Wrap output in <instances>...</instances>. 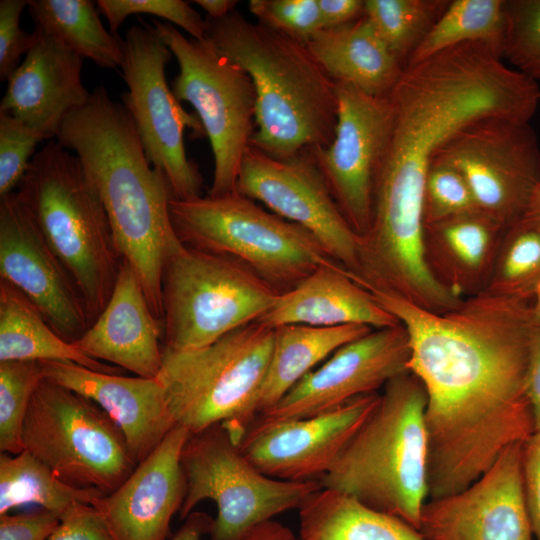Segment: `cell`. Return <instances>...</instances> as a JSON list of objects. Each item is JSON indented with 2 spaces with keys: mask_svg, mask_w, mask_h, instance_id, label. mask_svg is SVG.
<instances>
[{
  "mask_svg": "<svg viewBox=\"0 0 540 540\" xmlns=\"http://www.w3.org/2000/svg\"><path fill=\"white\" fill-rule=\"evenodd\" d=\"M406 328L409 371L426 395L428 499L457 493L534 435L527 375L532 301L487 291L444 313L372 293Z\"/></svg>",
  "mask_w": 540,
  "mask_h": 540,
  "instance_id": "cell-1",
  "label": "cell"
},
{
  "mask_svg": "<svg viewBox=\"0 0 540 540\" xmlns=\"http://www.w3.org/2000/svg\"><path fill=\"white\" fill-rule=\"evenodd\" d=\"M56 137L79 158L104 206L119 253L161 320L163 265L182 245L170 219L169 181L147 158L127 109L103 86L65 118Z\"/></svg>",
  "mask_w": 540,
  "mask_h": 540,
  "instance_id": "cell-2",
  "label": "cell"
},
{
  "mask_svg": "<svg viewBox=\"0 0 540 540\" xmlns=\"http://www.w3.org/2000/svg\"><path fill=\"white\" fill-rule=\"evenodd\" d=\"M206 21V39L253 82L256 130L250 144L277 159L330 146L337 125L336 84L307 46L235 10Z\"/></svg>",
  "mask_w": 540,
  "mask_h": 540,
  "instance_id": "cell-3",
  "label": "cell"
},
{
  "mask_svg": "<svg viewBox=\"0 0 540 540\" xmlns=\"http://www.w3.org/2000/svg\"><path fill=\"white\" fill-rule=\"evenodd\" d=\"M426 404L425 388L412 372L388 381L372 413L319 479L322 487L419 530L428 500Z\"/></svg>",
  "mask_w": 540,
  "mask_h": 540,
  "instance_id": "cell-4",
  "label": "cell"
},
{
  "mask_svg": "<svg viewBox=\"0 0 540 540\" xmlns=\"http://www.w3.org/2000/svg\"><path fill=\"white\" fill-rule=\"evenodd\" d=\"M17 192L73 281L92 324L110 299L123 258L79 158L58 141H48L32 158Z\"/></svg>",
  "mask_w": 540,
  "mask_h": 540,
  "instance_id": "cell-5",
  "label": "cell"
},
{
  "mask_svg": "<svg viewBox=\"0 0 540 540\" xmlns=\"http://www.w3.org/2000/svg\"><path fill=\"white\" fill-rule=\"evenodd\" d=\"M274 328L243 325L194 350L163 348L162 385L169 411L190 434L222 424L236 444L258 415Z\"/></svg>",
  "mask_w": 540,
  "mask_h": 540,
  "instance_id": "cell-6",
  "label": "cell"
},
{
  "mask_svg": "<svg viewBox=\"0 0 540 540\" xmlns=\"http://www.w3.org/2000/svg\"><path fill=\"white\" fill-rule=\"evenodd\" d=\"M169 214L181 243L235 259L278 294L292 290L323 265H340L308 230L238 191L172 198Z\"/></svg>",
  "mask_w": 540,
  "mask_h": 540,
  "instance_id": "cell-7",
  "label": "cell"
},
{
  "mask_svg": "<svg viewBox=\"0 0 540 540\" xmlns=\"http://www.w3.org/2000/svg\"><path fill=\"white\" fill-rule=\"evenodd\" d=\"M278 295L235 259L182 243L168 256L161 274L163 348L208 346L257 321Z\"/></svg>",
  "mask_w": 540,
  "mask_h": 540,
  "instance_id": "cell-8",
  "label": "cell"
},
{
  "mask_svg": "<svg viewBox=\"0 0 540 540\" xmlns=\"http://www.w3.org/2000/svg\"><path fill=\"white\" fill-rule=\"evenodd\" d=\"M22 444L61 480L105 495L137 466L125 435L99 405L45 378L31 397Z\"/></svg>",
  "mask_w": 540,
  "mask_h": 540,
  "instance_id": "cell-9",
  "label": "cell"
},
{
  "mask_svg": "<svg viewBox=\"0 0 540 540\" xmlns=\"http://www.w3.org/2000/svg\"><path fill=\"white\" fill-rule=\"evenodd\" d=\"M186 494L184 520L203 500L217 506L209 540H244L257 525L299 509L322 488L320 480L284 481L260 472L240 452L222 424L190 434L181 455Z\"/></svg>",
  "mask_w": 540,
  "mask_h": 540,
  "instance_id": "cell-10",
  "label": "cell"
},
{
  "mask_svg": "<svg viewBox=\"0 0 540 540\" xmlns=\"http://www.w3.org/2000/svg\"><path fill=\"white\" fill-rule=\"evenodd\" d=\"M152 23L179 65L172 91L179 101L194 107L210 141L214 172L208 195L235 192L241 161L254 134L253 82L207 39L187 38L166 21L152 19Z\"/></svg>",
  "mask_w": 540,
  "mask_h": 540,
  "instance_id": "cell-11",
  "label": "cell"
},
{
  "mask_svg": "<svg viewBox=\"0 0 540 540\" xmlns=\"http://www.w3.org/2000/svg\"><path fill=\"white\" fill-rule=\"evenodd\" d=\"M121 69L128 91L121 95L144 151L160 169L172 189L173 199L202 196L203 178L197 164L187 157L184 132L206 136L196 114L187 112L170 89L166 65L172 53L154 27L132 25L123 39Z\"/></svg>",
  "mask_w": 540,
  "mask_h": 540,
  "instance_id": "cell-12",
  "label": "cell"
},
{
  "mask_svg": "<svg viewBox=\"0 0 540 540\" xmlns=\"http://www.w3.org/2000/svg\"><path fill=\"white\" fill-rule=\"evenodd\" d=\"M433 159L456 168L477 210L505 228L524 218L540 187V146L527 120L478 119L451 136Z\"/></svg>",
  "mask_w": 540,
  "mask_h": 540,
  "instance_id": "cell-13",
  "label": "cell"
},
{
  "mask_svg": "<svg viewBox=\"0 0 540 540\" xmlns=\"http://www.w3.org/2000/svg\"><path fill=\"white\" fill-rule=\"evenodd\" d=\"M237 191L312 233L357 282L359 238L341 214L310 151L277 159L249 144Z\"/></svg>",
  "mask_w": 540,
  "mask_h": 540,
  "instance_id": "cell-14",
  "label": "cell"
},
{
  "mask_svg": "<svg viewBox=\"0 0 540 540\" xmlns=\"http://www.w3.org/2000/svg\"><path fill=\"white\" fill-rule=\"evenodd\" d=\"M337 125L327 148L311 150L341 214L358 236L369 230L373 183L391 121L388 96L335 82Z\"/></svg>",
  "mask_w": 540,
  "mask_h": 540,
  "instance_id": "cell-15",
  "label": "cell"
},
{
  "mask_svg": "<svg viewBox=\"0 0 540 540\" xmlns=\"http://www.w3.org/2000/svg\"><path fill=\"white\" fill-rule=\"evenodd\" d=\"M410 356L409 335L403 324L373 329L336 350L257 418L301 419L336 409L356 397L377 392L409 371Z\"/></svg>",
  "mask_w": 540,
  "mask_h": 540,
  "instance_id": "cell-16",
  "label": "cell"
},
{
  "mask_svg": "<svg viewBox=\"0 0 540 540\" xmlns=\"http://www.w3.org/2000/svg\"><path fill=\"white\" fill-rule=\"evenodd\" d=\"M380 399L356 397L312 417L280 421L255 418L237 444L263 474L284 481L319 480L327 474Z\"/></svg>",
  "mask_w": 540,
  "mask_h": 540,
  "instance_id": "cell-17",
  "label": "cell"
},
{
  "mask_svg": "<svg viewBox=\"0 0 540 540\" xmlns=\"http://www.w3.org/2000/svg\"><path fill=\"white\" fill-rule=\"evenodd\" d=\"M0 279L15 286L64 340L91 325L84 302L18 192L0 197Z\"/></svg>",
  "mask_w": 540,
  "mask_h": 540,
  "instance_id": "cell-18",
  "label": "cell"
},
{
  "mask_svg": "<svg viewBox=\"0 0 540 540\" xmlns=\"http://www.w3.org/2000/svg\"><path fill=\"white\" fill-rule=\"evenodd\" d=\"M523 443L506 448L465 489L428 499L420 517L422 536L426 540H534L524 494Z\"/></svg>",
  "mask_w": 540,
  "mask_h": 540,
  "instance_id": "cell-19",
  "label": "cell"
},
{
  "mask_svg": "<svg viewBox=\"0 0 540 540\" xmlns=\"http://www.w3.org/2000/svg\"><path fill=\"white\" fill-rule=\"evenodd\" d=\"M189 436L174 426L115 491L94 504L113 540L169 539L186 494L181 455Z\"/></svg>",
  "mask_w": 540,
  "mask_h": 540,
  "instance_id": "cell-20",
  "label": "cell"
},
{
  "mask_svg": "<svg viewBox=\"0 0 540 540\" xmlns=\"http://www.w3.org/2000/svg\"><path fill=\"white\" fill-rule=\"evenodd\" d=\"M32 33V46L7 80L0 112L50 139L91 92L81 79L83 58L37 26Z\"/></svg>",
  "mask_w": 540,
  "mask_h": 540,
  "instance_id": "cell-21",
  "label": "cell"
},
{
  "mask_svg": "<svg viewBox=\"0 0 540 540\" xmlns=\"http://www.w3.org/2000/svg\"><path fill=\"white\" fill-rule=\"evenodd\" d=\"M43 375L99 405L125 435L138 464L176 423L155 378L96 372L71 362L40 361Z\"/></svg>",
  "mask_w": 540,
  "mask_h": 540,
  "instance_id": "cell-22",
  "label": "cell"
},
{
  "mask_svg": "<svg viewBox=\"0 0 540 540\" xmlns=\"http://www.w3.org/2000/svg\"><path fill=\"white\" fill-rule=\"evenodd\" d=\"M162 322L152 312L142 285L123 259L110 299L73 344L85 355L155 379L162 367Z\"/></svg>",
  "mask_w": 540,
  "mask_h": 540,
  "instance_id": "cell-23",
  "label": "cell"
},
{
  "mask_svg": "<svg viewBox=\"0 0 540 540\" xmlns=\"http://www.w3.org/2000/svg\"><path fill=\"white\" fill-rule=\"evenodd\" d=\"M255 322L271 328L287 324H358L381 329L400 324L341 265L319 267L292 290L279 294Z\"/></svg>",
  "mask_w": 540,
  "mask_h": 540,
  "instance_id": "cell-24",
  "label": "cell"
},
{
  "mask_svg": "<svg viewBox=\"0 0 540 540\" xmlns=\"http://www.w3.org/2000/svg\"><path fill=\"white\" fill-rule=\"evenodd\" d=\"M506 228L479 210L424 225L425 263L459 298L484 292Z\"/></svg>",
  "mask_w": 540,
  "mask_h": 540,
  "instance_id": "cell-25",
  "label": "cell"
},
{
  "mask_svg": "<svg viewBox=\"0 0 540 540\" xmlns=\"http://www.w3.org/2000/svg\"><path fill=\"white\" fill-rule=\"evenodd\" d=\"M306 46L334 82L375 97L388 96L404 69L364 15L321 30Z\"/></svg>",
  "mask_w": 540,
  "mask_h": 540,
  "instance_id": "cell-26",
  "label": "cell"
},
{
  "mask_svg": "<svg viewBox=\"0 0 540 540\" xmlns=\"http://www.w3.org/2000/svg\"><path fill=\"white\" fill-rule=\"evenodd\" d=\"M366 325L316 327L287 324L274 328V342L258 402V415L282 397L318 363L371 332Z\"/></svg>",
  "mask_w": 540,
  "mask_h": 540,
  "instance_id": "cell-27",
  "label": "cell"
},
{
  "mask_svg": "<svg viewBox=\"0 0 540 540\" xmlns=\"http://www.w3.org/2000/svg\"><path fill=\"white\" fill-rule=\"evenodd\" d=\"M299 510V540H426L419 530L353 496L322 487Z\"/></svg>",
  "mask_w": 540,
  "mask_h": 540,
  "instance_id": "cell-28",
  "label": "cell"
},
{
  "mask_svg": "<svg viewBox=\"0 0 540 540\" xmlns=\"http://www.w3.org/2000/svg\"><path fill=\"white\" fill-rule=\"evenodd\" d=\"M3 361L71 362L96 372H123L85 355L64 340L23 293L0 279V362Z\"/></svg>",
  "mask_w": 540,
  "mask_h": 540,
  "instance_id": "cell-29",
  "label": "cell"
},
{
  "mask_svg": "<svg viewBox=\"0 0 540 540\" xmlns=\"http://www.w3.org/2000/svg\"><path fill=\"white\" fill-rule=\"evenodd\" d=\"M104 495L94 488L66 483L25 450L0 455V515L15 507L35 504L61 520L81 505L94 506Z\"/></svg>",
  "mask_w": 540,
  "mask_h": 540,
  "instance_id": "cell-30",
  "label": "cell"
},
{
  "mask_svg": "<svg viewBox=\"0 0 540 540\" xmlns=\"http://www.w3.org/2000/svg\"><path fill=\"white\" fill-rule=\"evenodd\" d=\"M35 26L106 69L121 67L123 39L103 26L90 0H28Z\"/></svg>",
  "mask_w": 540,
  "mask_h": 540,
  "instance_id": "cell-31",
  "label": "cell"
},
{
  "mask_svg": "<svg viewBox=\"0 0 540 540\" xmlns=\"http://www.w3.org/2000/svg\"><path fill=\"white\" fill-rule=\"evenodd\" d=\"M504 33L505 0H450L407 65L468 43L484 44L501 57Z\"/></svg>",
  "mask_w": 540,
  "mask_h": 540,
  "instance_id": "cell-32",
  "label": "cell"
},
{
  "mask_svg": "<svg viewBox=\"0 0 540 540\" xmlns=\"http://www.w3.org/2000/svg\"><path fill=\"white\" fill-rule=\"evenodd\" d=\"M450 0H364V16L403 68Z\"/></svg>",
  "mask_w": 540,
  "mask_h": 540,
  "instance_id": "cell-33",
  "label": "cell"
},
{
  "mask_svg": "<svg viewBox=\"0 0 540 540\" xmlns=\"http://www.w3.org/2000/svg\"><path fill=\"white\" fill-rule=\"evenodd\" d=\"M540 281V232L524 220L506 228L485 291L532 301Z\"/></svg>",
  "mask_w": 540,
  "mask_h": 540,
  "instance_id": "cell-34",
  "label": "cell"
},
{
  "mask_svg": "<svg viewBox=\"0 0 540 540\" xmlns=\"http://www.w3.org/2000/svg\"><path fill=\"white\" fill-rule=\"evenodd\" d=\"M44 379L38 361L0 362V450L23 451L22 429L34 390Z\"/></svg>",
  "mask_w": 540,
  "mask_h": 540,
  "instance_id": "cell-35",
  "label": "cell"
},
{
  "mask_svg": "<svg viewBox=\"0 0 540 540\" xmlns=\"http://www.w3.org/2000/svg\"><path fill=\"white\" fill-rule=\"evenodd\" d=\"M501 58L536 83L540 81V0H505Z\"/></svg>",
  "mask_w": 540,
  "mask_h": 540,
  "instance_id": "cell-36",
  "label": "cell"
},
{
  "mask_svg": "<svg viewBox=\"0 0 540 540\" xmlns=\"http://www.w3.org/2000/svg\"><path fill=\"white\" fill-rule=\"evenodd\" d=\"M100 13L108 20L110 32L116 34L132 14H149L184 29L192 38L206 40L207 21L182 0H98Z\"/></svg>",
  "mask_w": 540,
  "mask_h": 540,
  "instance_id": "cell-37",
  "label": "cell"
},
{
  "mask_svg": "<svg viewBox=\"0 0 540 540\" xmlns=\"http://www.w3.org/2000/svg\"><path fill=\"white\" fill-rule=\"evenodd\" d=\"M477 210L467 182L453 166L433 159L424 191V224Z\"/></svg>",
  "mask_w": 540,
  "mask_h": 540,
  "instance_id": "cell-38",
  "label": "cell"
},
{
  "mask_svg": "<svg viewBox=\"0 0 540 540\" xmlns=\"http://www.w3.org/2000/svg\"><path fill=\"white\" fill-rule=\"evenodd\" d=\"M258 23L307 44L322 27L318 0H250Z\"/></svg>",
  "mask_w": 540,
  "mask_h": 540,
  "instance_id": "cell-39",
  "label": "cell"
},
{
  "mask_svg": "<svg viewBox=\"0 0 540 540\" xmlns=\"http://www.w3.org/2000/svg\"><path fill=\"white\" fill-rule=\"evenodd\" d=\"M46 138L11 115L0 112V197L14 192L24 178L38 143Z\"/></svg>",
  "mask_w": 540,
  "mask_h": 540,
  "instance_id": "cell-40",
  "label": "cell"
},
{
  "mask_svg": "<svg viewBox=\"0 0 540 540\" xmlns=\"http://www.w3.org/2000/svg\"><path fill=\"white\" fill-rule=\"evenodd\" d=\"M27 0L0 1V80L7 81L19 66L20 58L26 55L33 43V33L20 27L23 9Z\"/></svg>",
  "mask_w": 540,
  "mask_h": 540,
  "instance_id": "cell-41",
  "label": "cell"
},
{
  "mask_svg": "<svg viewBox=\"0 0 540 540\" xmlns=\"http://www.w3.org/2000/svg\"><path fill=\"white\" fill-rule=\"evenodd\" d=\"M60 518L43 508L39 510L0 515V540H48Z\"/></svg>",
  "mask_w": 540,
  "mask_h": 540,
  "instance_id": "cell-42",
  "label": "cell"
},
{
  "mask_svg": "<svg viewBox=\"0 0 540 540\" xmlns=\"http://www.w3.org/2000/svg\"><path fill=\"white\" fill-rule=\"evenodd\" d=\"M48 540H113L97 510L81 505L64 516Z\"/></svg>",
  "mask_w": 540,
  "mask_h": 540,
  "instance_id": "cell-43",
  "label": "cell"
},
{
  "mask_svg": "<svg viewBox=\"0 0 540 540\" xmlns=\"http://www.w3.org/2000/svg\"><path fill=\"white\" fill-rule=\"evenodd\" d=\"M523 483L528 516L534 540H540V437L523 443Z\"/></svg>",
  "mask_w": 540,
  "mask_h": 540,
  "instance_id": "cell-44",
  "label": "cell"
},
{
  "mask_svg": "<svg viewBox=\"0 0 540 540\" xmlns=\"http://www.w3.org/2000/svg\"><path fill=\"white\" fill-rule=\"evenodd\" d=\"M318 5L323 29L349 24L364 14V0H318Z\"/></svg>",
  "mask_w": 540,
  "mask_h": 540,
  "instance_id": "cell-45",
  "label": "cell"
},
{
  "mask_svg": "<svg viewBox=\"0 0 540 540\" xmlns=\"http://www.w3.org/2000/svg\"><path fill=\"white\" fill-rule=\"evenodd\" d=\"M527 394L532 410L534 434L540 437V322L533 342L527 375Z\"/></svg>",
  "mask_w": 540,
  "mask_h": 540,
  "instance_id": "cell-46",
  "label": "cell"
},
{
  "mask_svg": "<svg viewBox=\"0 0 540 540\" xmlns=\"http://www.w3.org/2000/svg\"><path fill=\"white\" fill-rule=\"evenodd\" d=\"M214 519L204 512H191L171 540H201L210 533Z\"/></svg>",
  "mask_w": 540,
  "mask_h": 540,
  "instance_id": "cell-47",
  "label": "cell"
},
{
  "mask_svg": "<svg viewBox=\"0 0 540 540\" xmlns=\"http://www.w3.org/2000/svg\"><path fill=\"white\" fill-rule=\"evenodd\" d=\"M244 540H299V538L288 527L272 519L254 527Z\"/></svg>",
  "mask_w": 540,
  "mask_h": 540,
  "instance_id": "cell-48",
  "label": "cell"
},
{
  "mask_svg": "<svg viewBox=\"0 0 540 540\" xmlns=\"http://www.w3.org/2000/svg\"><path fill=\"white\" fill-rule=\"evenodd\" d=\"M193 2L207 13V17L212 19H221L227 16L234 11L238 3L236 0H194Z\"/></svg>",
  "mask_w": 540,
  "mask_h": 540,
  "instance_id": "cell-49",
  "label": "cell"
},
{
  "mask_svg": "<svg viewBox=\"0 0 540 540\" xmlns=\"http://www.w3.org/2000/svg\"><path fill=\"white\" fill-rule=\"evenodd\" d=\"M522 220H524L540 232V187L534 194Z\"/></svg>",
  "mask_w": 540,
  "mask_h": 540,
  "instance_id": "cell-50",
  "label": "cell"
},
{
  "mask_svg": "<svg viewBox=\"0 0 540 540\" xmlns=\"http://www.w3.org/2000/svg\"><path fill=\"white\" fill-rule=\"evenodd\" d=\"M532 310L537 322H540V281L537 284L532 297Z\"/></svg>",
  "mask_w": 540,
  "mask_h": 540,
  "instance_id": "cell-51",
  "label": "cell"
}]
</instances>
